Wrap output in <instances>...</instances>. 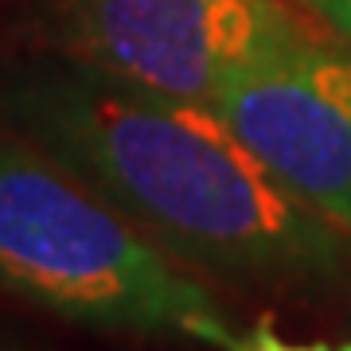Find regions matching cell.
<instances>
[{
	"instance_id": "cell-1",
	"label": "cell",
	"mask_w": 351,
	"mask_h": 351,
	"mask_svg": "<svg viewBox=\"0 0 351 351\" xmlns=\"http://www.w3.org/2000/svg\"><path fill=\"white\" fill-rule=\"evenodd\" d=\"M0 121L199 277L254 289H328L343 277L348 234L281 188L211 106L55 51L0 75Z\"/></svg>"
},
{
	"instance_id": "cell-2",
	"label": "cell",
	"mask_w": 351,
	"mask_h": 351,
	"mask_svg": "<svg viewBox=\"0 0 351 351\" xmlns=\"http://www.w3.org/2000/svg\"><path fill=\"white\" fill-rule=\"evenodd\" d=\"M0 293L90 332L239 348L195 269L8 125H0Z\"/></svg>"
},
{
	"instance_id": "cell-3",
	"label": "cell",
	"mask_w": 351,
	"mask_h": 351,
	"mask_svg": "<svg viewBox=\"0 0 351 351\" xmlns=\"http://www.w3.org/2000/svg\"><path fill=\"white\" fill-rule=\"evenodd\" d=\"M51 36L101 75L211 106L234 71L313 32L281 0H51Z\"/></svg>"
},
{
	"instance_id": "cell-4",
	"label": "cell",
	"mask_w": 351,
	"mask_h": 351,
	"mask_svg": "<svg viewBox=\"0 0 351 351\" xmlns=\"http://www.w3.org/2000/svg\"><path fill=\"white\" fill-rule=\"evenodd\" d=\"M211 110L281 188L351 234V55L304 36L234 71Z\"/></svg>"
},
{
	"instance_id": "cell-5",
	"label": "cell",
	"mask_w": 351,
	"mask_h": 351,
	"mask_svg": "<svg viewBox=\"0 0 351 351\" xmlns=\"http://www.w3.org/2000/svg\"><path fill=\"white\" fill-rule=\"evenodd\" d=\"M234 351H351V343H339V348H332V343H293V339L277 336V328L265 316L246 336H239V348Z\"/></svg>"
},
{
	"instance_id": "cell-6",
	"label": "cell",
	"mask_w": 351,
	"mask_h": 351,
	"mask_svg": "<svg viewBox=\"0 0 351 351\" xmlns=\"http://www.w3.org/2000/svg\"><path fill=\"white\" fill-rule=\"evenodd\" d=\"M301 4L320 20V24L332 27L339 39L351 43V0H301Z\"/></svg>"
},
{
	"instance_id": "cell-7",
	"label": "cell",
	"mask_w": 351,
	"mask_h": 351,
	"mask_svg": "<svg viewBox=\"0 0 351 351\" xmlns=\"http://www.w3.org/2000/svg\"><path fill=\"white\" fill-rule=\"evenodd\" d=\"M0 351H27L24 343H16V339H4L0 336Z\"/></svg>"
}]
</instances>
